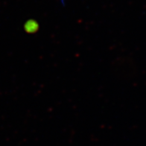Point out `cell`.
<instances>
[{"mask_svg":"<svg viewBox=\"0 0 146 146\" xmlns=\"http://www.w3.org/2000/svg\"><path fill=\"white\" fill-rule=\"evenodd\" d=\"M36 24L35 22L34 21H29V23L26 24V25H25V29H26V30H27L29 32H32V31H34L36 29Z\"/></svg>","mask_w":146,"mask_h":146,"instance_id":"cell-1","label":"cell"}]
</instances>
